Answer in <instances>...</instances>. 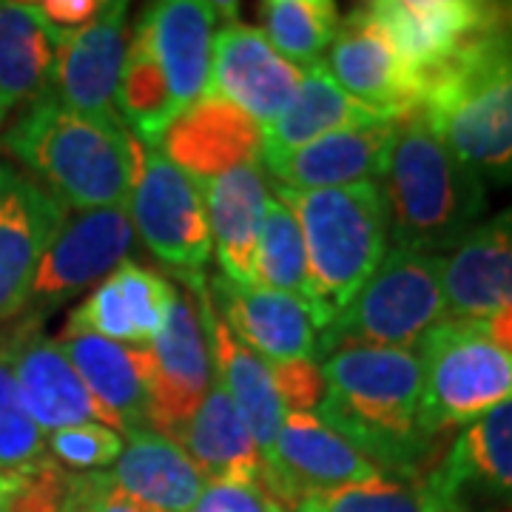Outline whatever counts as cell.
Returning a JSON list of instances; mask_svg holds the SVG:
<instances>
[{"label":"cell","mask_w":512,"mask_h":512,"mask_svg":"<svg viewBox=\"0 0 512 512\" xmlns=\"http://www.w3.org/2000/svg\"><path fill=\"white\" fill-rule=\"evenodd\" d=\"M325 399L316 416L382 473H427L436 436L424 427L419 350L342 348L319 359Z\"/></svg>","instance_id":"1"},{"label":"cell","mask_w":512,"mask_h":512,"mask_svg":"<svg viewBox=\"0 0 512 512\" xmlns=\"http://www.w3.org/2000/svg\"><path fill=\"white\" fill-rule=\"evenodd\" d=\"M382 191L396 248L456 251L487 211V183L447 148L419 111L399 120Z\"/></svg>","instance_id":"2"},{"label":"cell","mask_w":512,"mask_h":512,"mask_svg":"<svg viewBox=\"0 0 512 512\" xmlns=\"http://www.w3.org/2000/svg\"><path fill=\"white\" fill-rule=\"evenodd\" d=\"M3 146L66 208L97 211L128 202L134 137L117 120L83 117L49 92L20 111Z\"/></svg>","instance_id":"3"},{"label":"cell","mask_w":512,"mask_h":512,"mask_svg":"<svg viewBox=\"0 0 512 512\" xmlns=\"http://www.w3.org/2000/svg\"><path fill=\"white\" fill-rule=\"evenodd\" d=\"M421 114L484 183L512 185V32L498 15L427 77Z\"/></svg>","instance_id":"4"},{"label":"cell","mask_w":512,"mask_h":512,"mask_svg":"<svg viewBox=\"0 0 512 512\" xmlns=\"http://www.w3.org/2000/svg\"><path fill=\"white\" fill-rule=\"evenodd\" d=\"M299 222L308 251L311 308L316 330L345 311L350 299L365 288L387 254L390 217L382 183H356L325 191H291L274 185Z\"/></svg>","instance_id":"5"},{"label":"cell","mask_w":512,"mask_h":512,"mask_svg":"<svg viewBox=\"0 0 512 512\" xmlns=\"http://www.w3.org/2000/svg\"><path fill=\"white\" fill-rule=\"evenodd\" d=\"M444 319V256L393 245L365 288L319 333L316 356L342 348L419 350Z\"/></svg>","instance_id":"6"},{"label":"cell","mask_w":512,"mask_h":512,"mask_svg":"<svg viewBox=\"0 0 512 512\" xmlns=\"http://www.w3.org/2000/svg\"><path fill=\"white\" fill-rule=\"evenodd\" d=\"M419 356L421 416L436 439L512 402V353L495 348L473 319H444L427 333Z\"/></svg>","instance_id":"7"},{"label":"cell","mask_w":512,"mask_h":512,"mask_svg":"<svg viewBox=\"0 0 512 512\" xmlns=\"http://www.w3.org/2000/svg\"><path fill=\"white\" fill-rule=\"evenodd\" d=\"M128 217L151 254L185 279H205L211 256V225L197 183L165 157L160 148L134 140V177Z\"/></svg>","instance_id":"8"},{"label":"cell","mask_w":512,"mask_h":512,"mask_svg":"<svg viewBox=\"0 0 512 512\" xmlns=\"http://www.w3.org/2000/svg\"><path fill=\"white\" fill-rule=\"evenodd\" d=\"M140 362L148 390V427L168 436L197 413L214 379L197 299L177 293L165 328L140 345Z\"/></svg>","instance_id":"9"},{"label":"cell","mask_w":512,"mask_h":512,"mask_svg":"<svg viewBox=\"0 0 512 512\" xmlns=\"http://www.w3.org/2000/svg\"><path fill=\"white\" fill-rule=\"evenodd\" d=\"M265 464V490L288 512L299 510V504L308 498L382 473L316 413H285Z\"/></svg>","instance_id":"10"},{"label":"cell","mask_w":512,"mask_h":512,"mask_svg":"<svg viewBox=\"0 0 512 512\" xmlns=\"http://www.w3.org/2000/svg\"><path fill=\"white\" fill-rule=\"evenodd\" d=\"M325 69L350 97L382 111L390 120H402L421 109L424 80L407 66L365 6L342 18Z\"/></svg>","instance_id":"11"},{"label":"cell","mask_w":512,"mask_h":512,"mask_svg":"<svg viewBox=\"0 0 512 512\" xmlns=\"http://www.w3.org/2000/svg\"><path fill=\"white\" fill-rule=\"evenodd\" d=\"M302 80L305 72L276 55L262 29L237 20L217 29L208 92L234 103L262 131L291 106Z\"/></svg>","instance_id":"12"},{"label":"cell","mask_w":512,"mask_h":512,"mask_svg":"<svg viewBox=\"0 0 512 512\" xmlns=\"http://www.w3.org/2000/svg\"><path fill=\"white\" fill-rule=\"evenodd\" d=\"M427 478L450 512H476V504L512 507V402L464 424Z\"/></svg>","instance_id":"13"},{"label":"cell","mask_w":512,"mask_h":512,"mask_svg":"<svg viewBox=\"0 0 512 512\" xmlns=\"http://www.w3.org/2000/svg\"><path fill=\"white\" fill-rule=\"evenodd\" d=\"M134 242L128 205L83 211L66 222L40 259L32 285V299L60 305L74 293L89 291L126 262Z\"/></svg>","instance_id":"14"},{"label":"cell","mask_w":512,"mask_h":512,"mask_svg":"<svg viewBox=\"0 0 512 512\" xmlns=\"http://www.w3.org/2000/svg\"><path fill=\"white\" fill-rule=\"evenodd\" d=\"M208 296L225 328L265 365L316 362L319 330L302 299L259 285H237L225 276L208 282Z\"/></svg>","instance_id":"15"},{"label":"cell","mask_w":512,"mask_h":512,"mask_svg":"<svg viewBox=\"0 0 512 512\" xmlns=\"http://www.w3.org/2000/svg\"><path fill=\"white\" fill-rule=\"evenodd\" d=\"M365 9L424 86L430 74L495 23V3L484 0H376Z\"/></svg>","instance_id":"16"},{"label":"cell","mask_w":512,"mask_h":512,"mask_svg":"<svg viewBox=\"0 0 512 512\" xmlns=\"http://www.w3.org/2000/svg\"><path fill=\"white\" fill-rule=\"evenodd\" d=\"M66 225V205L35 180L12 174L0 188V322L32 302L40 259Z\"/></svg>","instance_id":"17"},{"label":"cell","mask_w":512,"mask_h":512,"mask_svg":"<svg viewBox=\"0 0 512 512\" xmlns=\"http://www.w3.org/2000/svg\"><path fill=\"white\" fill-rule=\"evenodd\" d=\"M128 3L109 0L89 29L57 46L52 94L83 117L120 120L117 86L128 49Z\"/></svg>","instance_id":"18"},{"label":"cell","mask_w":512,"mask_h":512,"mask_svg":"<svg viewBox=\"0 0 512 512\" xmlns=\"http://www.w3.org/2000/svg\"><path fill=\"white\" fill-rule=\"evenodd\" d=\"M157 148L194 183H202L259 163L265 134L234 103L205 92L165 128Z\"/></svg>","instance_id":"19"},{"label":"cell","mask_w":512,"mask_h":512,"mask_svg":"<svg viewBox=\"0 0 512 512\" xmlns=\"http://www.w3.org/2000/svg\"><path fill=\"white\" fill-rule=\"evenodd\" d=\"M177 293L165 276L126 259L69 313L60 336L92 333L140 348L165 328Z\"/></svg>","instance_id":"20"},{"label":"cell","mask_w":512,"mask_h":512,"mask_svg":"<svg viewBox=\"0 0 512 512\" xmlns=\"http://www.w3.org/2000/svg\"><path fill=\"white\" fill-rule=\"evenodd\" d=\"M399 120L342 128L308 146L262 157L276 185L291 191H325L356 183H382Z\"/></svg>","instance_id":"21"},{"label":"cell","mask_w":512,"mask_h":512,"mask_svg":"<svg viewBox=\"0 0 512 512\" xmlns=\"http://www.w3.org/2000/svg\"><path fill=\"white\" fill-rule=\"evenodd\" d=\"M9 356L20 402L43 436L89 421L111 427L109 416L94 402L89 387L66 359L57 339H46L37 330L20 328L9 336Z\"/></svg>","instance_id":"22"},{"label":"cell","mask_w":512,"mask_h":512,"mask_svg":"<svg viewBox=\"0 0 512 512\" xmlns=\"http://www.w3.org/2000/svg\"><path fill=\"white\" fill-rule=\"evenodd\" d=\"M177 117L208 92L217 37V6L205 0H165L140 15Z\"/></svg>","instance_id":"23"},{"label":"cell","mask_w":512,"mask_h":512,"mask_svg":"<svg viewBox=\"0 0 512 512\" xmlns=\"http://www.w3.org/2000/svg\"><path fill=\"white\" fill-rule=\"evenodd\" d=\"M191 291L197 296L202 325H205V333H208V350H211L214 373L225 387V393L231 396L239 416L248 424L256 447L262 450V456L268 458L271 450H274L276 436L282 430L285 413H288L279 390H276L271 367L225 328V322L214 311V302L208 296V282L205 279L194 282Z\"/></svg>","instance_id":"24"},{"label":"cell","mask_w":512,"mask_h":512,"mask_svg":"<svg viewBox=\"0 0 512 512\" xmlns=\"http://www.w3.org/2000/svg\"><path fill=\"white\" fill-rule=\"evenodd\" d=\"M450 319H481L512 308V208L484 220L444 256Z\"/></svg>","instance_id":"25"},{"label":"cell","mask_w":512,"mask_h":512,"mask_svg":"<svg viewBox=\"0 0 512 512\" xmlns=\"http://www.w3.org/2000/svg\"><path fill=\"white\" fill-rule=\"evenodd\" d=\"M185 456L197 464L205 481H262L268 464L262 450L256 447L254 436L248 430L245 419L225 393V387L217 379H211V387L205 399L197 407L191 419L180 424L174 433H168Z\"/></svg>","instance_id":"26"},{"label":"cell","mask_w":512,"mask_h":512,"mask_svg":"<svg viewBox=\"0 0 512 512\" xmlns=\"http://www.w3.org/2000/svg\"><path fill=\"white\" fill-rule=\"evenodd\" d=\"M211 225V242L220 256L222 276L237 285H254V259L265 225L271 191L256 165L197 183Z\"/></svg>","instance_id":"27"},{"label":"cell","mask_w":512,"mask_h":512,"mask_svg":"<svg viewBox=\"0 0 512 512\" xmlns=\"http://www.w3.org/2000/svg\"><path fill=\"white\" fill-rule=\"evenodd\" d=\"M66 359L80 373L94 402L103 407L111 427L126 439L148 427V390L140 348L120 345L92 333L57 336Z\"/></svg>","instance_id":"28"},{"label":"cell","mask_w":512,"mask_h":512,"mask_svg":"<svg viewBox=\"0 0 512 512\" xmlns=\"http://www.w3.org/2000/svg\"><path fill=\"white\" fill-rule=\"evenodd\" d=\"M111 484L148 512H191L208 481L171 439L154 430L126 436Z\"/></svg>","instance_id":"29"},{"label":"cell","mask_w":512,"mask_h":512,"mask_svg":"<svg viewBox=\"0 0 512 512\" xmlns=\"http://www.w3.org/2000/svg\"><path fill=\"white\" fill-rule=\"evenodd\" d=\"M57 40L32 3H0V128L52 92Z\"/></svg>","instance_id":"30"},{"label":"cell","mask_w":512,"mask_h":512,"mask_svg":"<svg viewBox=\"0 0 512 512\" xmlns=\"http://www.w3.org/2000/svg\"><path fill=\"white\" fill-rule=\"evenodd\" d=\"M384 120H390V117H384L382 111L370 109L356 97H350L319 63L305 72L299 92L291 100V106L282 111V117L274 126L262 131L265 134L262 157L296 151V148L325 137L330 131L373 126V123H384Z\"/></svg>","instance_id":"31"},{"label":"cell","mask_w":512,"mask_h":512,"mask_svg":"<svg viewBox=\"0 0 512 512\" xmlns=\"http://www.w3.org/2000/svg\"><path fill=\"white\" fill-rule=\"evenodd\" d=\"M117 114L123 126L134 128L143 146L151 148L160 146L165 128L177 120L168 83L154 60L146 26L140 18L128 37L126 63H123L120 86H117Z\"/></svg>","instance_id":"32"},{"label":"cell","mask_w":512,"mask_h":512,"mask_svg":"<svg viewBox=\"0 0 512 512\" xmlns=\"http://www.w3.org/2000/svg\"><path fill=\"white\" fill-rule=\"evenodd\" d=\"M262 35L274 46L279 57L293 66H319L339 32L342 12L330 0H268L259 6Z\"/></svg>","instance_id":"33"},{"label":"cell","mask_w":512,"mask_h":512,"mask_svg":"<svg viewBox=\"0 0 512 512\" xmlns=\"http://www.w3.org/2000/svg\"><path fill=\"white\" fill-rule=\"evenodd\" d=\"M296 512H450L427 473L379 476L316 495L299 504Z\"/></svg>","instance_id":"34"},{"label":"cell","mask_w":512,"mask_h":512,"mask_svg":"<svg viewBox=\"0 0 512 512\" xmlns=\"http://www.w3.org/2000/svg\"><path fill=\"white\" fill-rule=\"evenodd\" d=\"M254 285L296 296L305 305L311 296L308 251L299 222L291 214V208L276 197L268 200V211H265V225L254 259Z\"/></svg>","instance_id":"35"},{"label":"cell","mask_w":512,"mask_h":512,"mask_svg":"<svg viewBox=\"0 0 512 512\" xmlns=\"http://www.w3.org/2000/svg\"><path fill=\"white\" fill-rule=\"evenodd\" d=\"M46 461V436L20 402L9 339H0V473L26 476Z\"/></svg>","instance_id":"36"},{"label":"cell","mask_w":512,"mask_h":512,"mask_svg":"<svg viewBox=\"0 0 512 512\" xmlns=\"http://www.w3.org/2000/svg\"><path fill=\"white\" fill-rule=\"evenodd\" d=\"M94 473H69L52 458L23 476V484L3 512H80L92 493Z\"/></svg>","instance_id":"37"},{"label":"cell","mask_w":512,"mask_h":512,"mask_svg":"<svg viewBox=\"0 0 512 512\" xmlns=\"http://www.w3.org/2000/svg\"><path fill=\"white\" fill-rule=\"evenodd\" d=\"M123 447L126 439L100 421L74 424L46 436V450L52 461L69 473H103L106 467H114Z\"/></svg>","instance_id":"38"},{"label":"cell","mask_w":512,"mask_h":512,"mask_svg":"<svg viewBox=\"0 0 512 512\" xmlns=\"http://www.w3.org/2000/svg\"><path fill=\"white\" fill-rule=\"evenodd\" d=\"M191 512H288L262 481H211Z\"/></svg>","instance_id":"39"},{"label":"cell","mask_w":512,"mask_h":512,"mask_svg":"<svg viewBox=\"0 0 512 512\" xmlns=\"http://www.w3.org/2000/svg\"><path fill=\"white\" fill-rule=\"evenodd\" d=\"M274 376L276 390L288 413H316V407L325 399V379L319 362H285V365H268Z\"/></svg>","instance_id":"40"},{"label":"cell","mask_w":512,"mask_h":512,"mask_svg":"<svg viewBox=\"0 0 512 512\" xmlns=\"http://www.w3.org/2000/svg\"><path fill=\"white\" fill-rule=\"evenodd\" d=\"M32 6L57 40V46L80 35L83 29H89L103 9L100 0H43Z\"/></svg>","instance_id":"41"},{"label":"cell","mask_w":512,"mask_h":512,"mask_svg":"<svg viewBox=\"0 0 512 512\" xmlns=\"http://www.w3.org/2000/svg\"><path fill=\"white\" fill-rule=\"evenodd\" d=\"M80 512H148L111 484L109 473H94L92 493Z\"/></svg>","instance_id":"42"},{"label":"cell","mask_w":512,"mask_h":512,"mask_svg":"<svg viewBox=\"0 0 512 512\" xmlns=\"http://www.w3.org/2000/svg\"><path fill=\"white\" fill-rule=\"evenodd\" d=\"M23 484V476H15V473H0V512L9 507V501L15 498V493Z\"/></svg>","instance_id":"43"},{"label":"cell","mask_w":512,"mask_h":512,"mask_svg":"<svg viewBox=\"0 0 512 512\" xmlns=\"http://www.w3.org/2000/svg\"><path fill=\"white\" fill-rule=\"evenodd\" d=\"M495 15H498V23L512 32V3H495Z\"/></svg>","instance_id":"44"},{"label":"cell","mask_w":512,"mask_h":512,"mask_svg":"<svg viewBox=\"0 0 512 512\" xmlns=\"http://www.w3.org/2000/svg\"><path fill=\"white\" fill-rule=\"evenodd\" d=\"M9 177H12V174H9V171H6V168L0 165V188H3V185L9 183Z\"/></svg>","instance_id":"45"}]
</instances>
